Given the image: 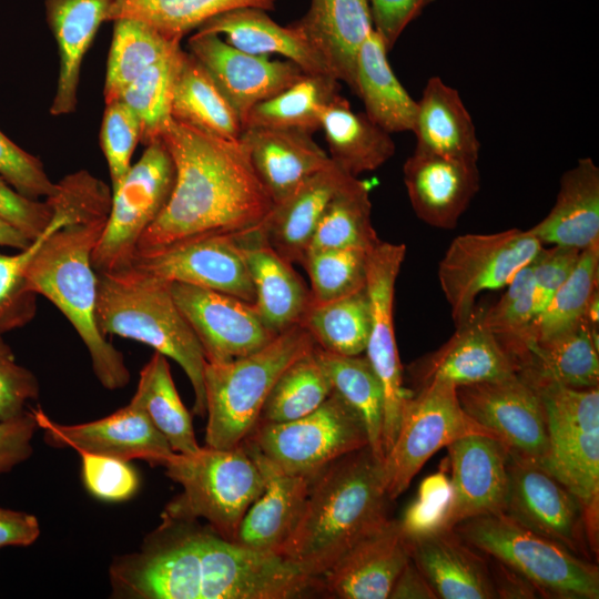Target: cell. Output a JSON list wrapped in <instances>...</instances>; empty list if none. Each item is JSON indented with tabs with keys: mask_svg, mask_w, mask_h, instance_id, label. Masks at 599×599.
Returning a JSON list of instances; mask_svg holds the SVG:
<instances>
[{
	"mask_svg": "<svg viewBox=\"0 0 599 599\" xmlns=\"http://www.w3.org/2000/svg\"><path fill=\"white\" fill-rule=\"evenodd\" d=\"M255 291L254 306L275 335L300 324L311 293L293 264L264 240L260 227L235 236Z\"/></svg>",
	"mask_w": 599,
	"mask_h": 599,
	"instance_id": "28",
	"label": "cell"
},
{
	"mask_svg": "<svg viewBox=\"0 0 599 599\" xmlns=\"http://www.w3.org/2000/svg\"><path fill=\"white\" fill-rule=\"evenodd\" d=\"M339 94V81L329 75L305 74L292 85L257 103L247 113L244 128L321 130L324 106Z\"/></svg>",
	"mask_w": 599,
	"mask_h": 599,
	"instance_id": "42",
	"label": "cell"
},
{
	"mask_svg": "<svg viewBox=\"0 0 599 599\" xmlns=\"http://www.w3.org/2000/svg\"><path fill=\"white\" fill-rule=\"evenodd\" d=\"M490 435L461 408L457 388L432 383L405 398L396 438L383 468L387 496L396 499L439 449L468 434Z\"/></svg>",
	"mask_w": 599,
	"mask_h": 599,
	"instance_id": "13",
	"label": "cell"
},
{
	"mask_svg": "<svg viewBox=\"0 0 599 599\" xmlns=\"http://www.w3.org/2000/svg\"><path fill=\"white\" fill-rule=\"evenodd\" d=\"M414 151L478 162L480 143L458 91L439 77L427 80L413 131Z\"/></svg>",
	"mask_w": 599,
	"mask_h": 599,
	"instance_id": "35",
	"label": "cell"
},
{
	"mask_svg": "<svg viewBox=\"0 0 599 599\" xmlns=\"http://www.w3.org/2000/svg\"><path fill=\"white\" fill-rule=\"evenodd\" d=\"M314 353L335 390L363 422L368 447L384 460V392L366 356H345L317 345Z\"/></svg>",
	"mask_w": 599,
	"mask_h": 599,
	"instance_id": "39",
	"label": "cell"
},
{
	"mask_svg": "<svg viewBox=\"0 0 599 599\" xmlns=\"http://www.w3.org/2000/svg\"><path fill=\"white\" fill-rule=\"evenodd\" d=\"M599 242L580 252L575 268L547 305L517 338L502 342L507 349L516 344L557 335L585 318L590 300L598 293Z\"/></svg>",
	"mask_w": 599,
	"mask_h": 599,
	"instance_id": "44",
	"label": "cell"
},
{
	"mask_svg": "<svg viewBox=\"0 0 599 599\" xmlns=\"http://www.w3.org/2000/svg\"><path fill=\"white\" fill-rule=\"evenodd\" d=\"M130 268L167 283H184L254 304L255 291L234 235L205 234L136 253Z\"/></svg>",
	"mask_w": 599,
	"mask_h": 599,
	"instance_id": "16",
	"label": "cell"
},
{
	"mask_svg": "<svg viewBox=\"0 0 599 599\" xmlns=\"http://www.w3.org/2000/svg\"><path fill=\"white\" fill-rule=\"evenodd\" d=\"M409 559V539L399 519L389 518L319 578L323 592L342 599H386Z\"/></svg>",
	"mask_w": 599,
	"mask_h": 599,
	"instance_id": "23",
	"label": "cell"
},
{
	"mask_svg": "<svg viewBox=\"0 0 599 599\" xmlns=\"http://www.w3.org/2000/svg\"><path fill=\"white\" fill-rule=\"evenodd\" d=\"M48 26L54 37L59 72L49 112L53 116L73 113L83 59L108 14L112 0H45Z\"/></svg>",
	"mask_w": 599,
	"mask_h": 599,
	"instance_id": "31",
	"label": "cell"
},
{
	"mask_svg": "<svg viewBox=\"0 0 599 599\" xmlns=\"http://www.w3.org/2000/svg\"><path fill=\"white\" fill-rule=\"evenodd\" d=\"M581 251L551 245L542 247L532 261L536 315L547 305L556 291L575 268Z\"/></svg>",
	"mask_w": 599,
	"mask_h": 599,
	"instance_id": "56",
	"label": "cell"
},
{
	"mask_svg": "<svg viewBox=\"0 0 599 599\" xmlns=\"http://www.w3.org/2000/svg\"><path fill=\"white\" fill-rule=\"evenodd\" d=\"M0 176L17 192L32 200L53 195L58 184L47 174L42 162L0 130Z\"/></svg>",
	"mask_w": 599,
	"mask_h": 599,
	"instance_id": "54",
	"label": "cell"
},
{
	"mask_svg": "<svg viewBox=\"0 0 599 599\" xmlns=\"http://www.w3.org/2000/svg\"><path fill=\"white\" fill-rule=\"evenodd\" d=\"M321 130L331 161L356 177L377 170L395 153L390 133L373 122L365 112L353 111L341 94L324 106Z\"/></svg>",
	"mask_w": 599,
	"mask_h": 599,
	"instance_id": "37",
	"label": "cell"
},
{
	"mask_svg": "<svg viewBox=\"0 0 599 599\" xmlns=\"http://www.w3.org/2000/svg\"><path fill=\"white\" fill-rule=\"evenodd\" d=\"M528 231L544 245L582 251L599 242V167L580 158L559 181L549 213Z\"/></svg>",
	"mask_w": 599,
	"mask_h": 599,
	"instance_id": "34",
	"label": "cell"
},
{
	"mask_svg": "<svg viewBox=\"0 0 599 599\" xmlns=\"http://www.w3.org/2000/svg\"><path fill=\"white\" fill-rule=\"evenodd\" d=\"M504 514L575 555L591 560L579 500L539 463L510 456Z\"/></svg>",
	"mask_w": 599,
	"mask_h": 599,
	"instance_id": "17",
	"label": "cell"
},
{
	"mask_svg": "<svg viewBox=\"0 0 599 599\" xmlns=\"http://www.w3.org/2000/svg\"><path fill=\"white\" fill-rule=\"evenodd\" d=\"M0 334V422L21 415L28 400L39 396L34 374L16 362L9 345Z\"/></svg>",
	"mask_w": 599,
	"mask_h": 599,
	"instance_id": "55",
	"label": "cell"
},
{
	"mask_svg": "<svg viewBox=\"0 0 599 599\" xmlns=\"http://www.w3.org/2000/svg\"><path fill=\"white\" fill-rule=\"evenodd\" d=\"M486 557V556H485ZM497 598H536V587L500 561L486 557Z\"/></svg>",
	"mask_w": 599,
	"mask_h": 599,
	"instance_id": "61",
	"label": "cell"
},
{
	"mask_svg": "<svg viewBox=\"0 0 599 599\" xmlns=\"http://www.w3.org/2000/svg\"><path fill=\"white\" fill-rule=\"evenodd\" d=\"M505 287L499 301L479 313L483 325L500 342L517 338L536 316L532 262L519 270Z\"/></svg>",
	"mask_w": 599,
	"mask_h": 599,
	"instance_id": "51",
	"label": "cell"
},
{
	"mask_svg": "<svg viewBox=\"0 0 599 599\" xmlns=\"http://www.w3.org/2000/svg\"><path fill=\"white\" fill-rule=\"evenodd\" d=\"M112 22L103 87L105 104L120 100L126 88L149 67L181 47V42L167 39L141 20L120 18Z\"/></svg>",
	"mask_w": 599,
	"mask_h": 599,
	"instance_id": "41",
	"label": "cell"
},
{
	"mask_svg": "<svg viewBox=\"0 0 599 599\" xmlns=\"http://www.w3.org/2000/svg\"><path fill=\"white\" fill-rule=\"evenodd\" d=\"M170 287L207 363H226L250 355L276 336L265 326L254 304L179 282L171 283Z\"/></svg>",
	"mask_w": 599,
	"mask_h": 599,
	"instance_id": "18",
	"label": "cell"
},
{
	"mask_svg": "<svg viewBox=\"0 0 599 599\" xmlns=\"http://www.w3.org/2000/svg\"><path fill=\"white\" fill-rule=\"evenodd\" d=\"M242 444L262 474L264 490L244 515L234 542L278 555L300 519L312 477L287 474L250 443Z\"/></svg>",
	"mask_w": 599,
	"mask_h": 599,
	"instance_id": "25",
	"label": "cell"
},
{
	"mask_svg": "<svg viewBox=\"0 0 599 599\" xmlns=\"http://www.w3.org/2000/svg\"><path fill=\"white\" fill-rule=\"evenodd\" d=\"M464 412L497 438L510 456L541 464L548 446L538 392L518 373L457 388Z\"/></svg>",
	"mask_w": 599,
	"mask_h": 599,
	"instance_id": "15",
	"label": "cell"
},
{
	"mask_svg": "<svg viewBox=\"0 0 599 599\" xmlns=\"http://www.w3.org/2000/svg\"><path fill=\"white\" fill-rule=\"evenodd\" d=\"M174 183L175 166L162 140L146 145L112 191L110 212L91 257L98 274L130 267L139 240L167 204Z\"/></svg>",
	"mask_w": 599,
	"mask_h": 599,
	"instance_id": "10",
	"label": "cell"
},
{
	"mask_svg": "<svg viewBox=\"0 0 599 599\" xmlns=\"http://www.w3.org/2000/svg\"><path fill=\"white\" fill-rule=\"evenodd\" d=\"M71 225L70 219L55 212L48 227L19 253H0V334L29 323L35 314L37 294L24 285V273L44 241Z\"/></svg>",
	"mask_w": 599,
	"mask_h": 599,
	"instance_id": "49",
	"label": "cell"
},
{
	"mask_svg": "<svg viewBox=\"0 0 599 599\" xmlns=\"http://www.w3.org/2000/svg\"><path fill=\"white\" fill-rule=\"evenodd\" d=\"M353 177L331 162L306 179L273 204L260 226L266 243L290 263H300L328 203Z\"/></svg>",
	"mask_w": 599,
	"mask_h": 599,
	"instance_id": "30",
	"label": "cell"
},
{
	"mask_svg": "<svg viewBox=\"0 0 599 599\" xmlns=\"http://www.w3.org/2000/svg\"><path fill=\"white\" fill-rule=\"evenodd\" d=\"M172 120L205 133L238 140L243 124L237 113L204 67L183 50L175 75Z\"/></svg>",
	"mask_w": 599,
	"mask_h": 599,
	"instance_id": "38",
	"label": "cell"
},
{
	"mask_svg": "<svg viewBox=\"0 0 599 599\" xmlns=\"http://www.w3.org/2000/svg\"><path fill=\"white\" fill-rule=\"evenodd\" d=\"M187 51L204 67L231 103L242 124L257 103L295 83L306 73L294 62L242 51L213 32L196 31Z\"/></svg>",
	"mask_w": 599,
	"mask_h": 599,
	"instance_id": "19",
	"label": "cell"
},
{
	"mask_svg": "<svg viewBox=\"0 0 599 599\" xmlns=\"http://www.w3.org/2000/svg\"><path fill=\"white\" fill-rule=\"evenodd\" d=\"M44 440L54 447L105 455L130 461L142 459L151 466L173 453L163 435L133 402L98 420L61 425L51 420L41 407L32 409Z\"/></svg>",
	"mask_w": 599,
	"mask_h": 599,
	"instance_id": "21",
	"label": "cell"
},
{
	"mask_svg": "<svg viewBox=\"0 0 599 599\" xmlns=\"http://www.w3.org/2000/svg\"><path fill=\"white\" fill-rule=\"evenodd\" d=\"M183 49L179 47L139 75L123 92V101L138 116L140 142L146 146L161 140L172 122L173 87Z\"/></svg>",
	"mask_w": 599,
	"mask_h": 599,
	"instance_id": "48",
	"label": "cell"
},
{
	"mask_svg": "<svg viewBox=\"0 0 599 599\" xmlns=\"http://www.w3.org/2000/svg\"><path fill=\"white\" fill-rule=\"evenodd\" d=\"M517 373L532 387L559 384L572 388L599 386L598 328L587 319L541 341L516 344L507 349Z\"/></svg>",
	"mask_w": 599,
	"mask_h": 599,
	"instance_id": "26",
	"label": "cell"
},
{
	"mask_svg": "<svg viewBox=\"0 0 599 599\" xmlns=\"http://www.w3.org/2000/svg\"><path fill=\"white\" fill-rule=\"evenodd\" d=\"M406 256L404 243L379 241L367 253L366 292L370 306V331L365 356L384 392L383 447H392L403 405L410 390L403 386V367L394 331L395 285Z\"/></svg>",
	"mask_w": 599,
	"mask_h": 599,
	"instance_id": "14",
	"label": "cell"
},
{
	"mask_svg": "<svg viewBox=\"0 0 599 599\" xmlns=\"http://www.w3.org/2000/svg\"><path fill=\"white\" fill-rule=\"evenodd\" d=\"M274 4L275 0H112L108 22L138 19L181 42L185 34L217 14L245 7L273 10Z\"/></svg>",
	"mask_w": 599,
	"mask_h": 599,
	"instance_id": "43",
	"label": "cell"
},
{
	"mask_svg": "<svg viewBox=\"0 0 599 599\" xmlns=\"http://www.w3.org/2000/svg\"><path fill=\"white\" fill-rule=\"evenodd\" d=\"M367 253L357 248L307 251L300 264L309 276V301L325 303L363 290Z\"/></svg>",
	"mask_w": 599,
	"mask_h": 599,
	"instance_id": "50",
	"label": "cell"
},
{
	"mask_svg": "<svg viewBox=\"0 0 599 599\" xmlns=\"http://www.w3.org/2000/svg\"><path fill=\"white\" fill-rule=\"evenodd\" d=\"M300 324L312 335L318 347L338 355H362L370 331L366 286L329 302L309 301Z\"/></svg>",
	"mask_w": 599,
	"mask_h": 599,
	"instance_id": "45",
	"label": "cell"
},
{
	"mask_svg": "<svg viewBox=\"0 0 599 599\" xmlns=\"http://www.w3.org/2000/svg\"><path fill=\"white\" fill-rule=\"evenodd\" d=\"M454 529L473 548L530 581L540 596L598 599L599 569L505 514L466 519Z\"/></svg>",
	"mask_w": 599,
	"mask_h": 599,
	"instance_id": "9",
	"label": "cell"
},
{
	"mask_svg": "<svg viewBox=\"0 0 599 599\" xmlns=\"http://www.w3.org/2000/svg\"><path fill=\"white\" fill-rule=\"evenodd\" d=\"M131 402L142 408L174 453L193 454L200 449L192 416L179 396L166 356L155 352L143 366Z\"/></svg>",
	"mask_w": 599,
	"mask_h": 599,
	"instance_id": "40",
	"label": "cell"
},
{
	"mask_svg": "<svg viewBox=\"0 0 599 599\" xmlns=\"http://www.w3.org/2000/svg\"><path fill=\"white\" fill-rule=\"evenodd\" d=\"M52 217L53 209L48 200L26 197L0 176V219L32 241L48 227Z\"/></svg>",
	"mask_w": 599,
	"mask_h": 599,
	"instance_id": "57",
	"label": "cell"
},
{
	"mask_svg": "<svg viewBox=\"0 0 599 599\" xmlns=\"http://www.w3.org/2000/svg\"><path fill=\"white\" fill-rule=\"evenodd\" d=\"M374 29L382 35L389 50L405 28L433 0H368Z\"/></svg>",
	"mask_w": 599,
	"mask_h": 599,
	"instance_id": "59",
	"label": "cell"
},
{
	"mask_svg": "<svg viewBox=\"0 0 599 599\" xmlns=\"http://www.w3.org/2000/svg\"><path fill=\"white\" fill-rule=\"evenodd\" d=\"M39 535V521L33 515L0 507V547L30 546Z\"/></svg>",
	"mask_w": 599,
	"mask_h": 599,
	"instance_id": "60",
	"label": "cell"
},
{
	"mask_svg": "<svg viewBox=\"0 0 599 599\" xmlns=\"http://www.w3.org/2000/svg\"><path fill=\"white\" fill-rule=\"evenodd\" d=\"M141 139L140 121L121 100L106 103L102 116L100 143L108 163L111 190H115L131 167V160Z\"/></svg>",
	"mask_w": 599,
	"mask_h": 599,
	"instance_id": "52",
	"label": "cell"
},
{
	"mask_svg": "<svg viewBox=\"0 0 599 599\" xmlns=\"http://www.w3.org/2000/svg\"><path fill=\"white\" fill-rule=\"evenodd\" d=\"M140 549L113 559L112 597L126 599H294L323 592L275 554L227 540L197 520L161 516Z\"/></svg>",
	"mask_w": 599,
	"mask_h": 599,
	"instance_id": "1",
	"label": "cell"
},
{
	"mask_svg": "<svg viewBox=\"0 0 599 599\" xmlns=\"http://www.w3.org/2000/svg\"><path fill=\"white\" fill-rule=\"evenodd\" d=\"M542 402L548 446L541 466L579 500L590 551L599 549V388L534 387Z\"/></svg>",
	"mask_w": 599,
	"mask_h": 599,
	"instance_id": "8",
	"label": "cell"
},
{
	"mask_svg": "<svg viewBox=\"0 0 599 599\" xmlns=\"http://www.w3.org/2000/svg\"><path fill=\"white\" fill-rule=\"evenodd\" d=\"M159 466L182 486L161 516L177 520L203 518L231 541L247 509L264 490L262 474L243 444L230 449L200 447L193 454L173 451Z\"/></svg>",
	"mask_w": 599,
	"mask_h": 599,
	"instance_id": "7",
	"label": "cell"
},
{
	"mask_svg": "<svg viewBox=\"0 0 599 599\" xmlns=\"http://www.w3.org/2000/svg\"><path fill=\"white\" fill-rule=\"evenodd\" d=\"M404 184L416 216L453 230L480 187L477 162L414 151L403 166Z\"/></svg>",
	"mask_w": 599,
	"mask_h": 599,
	"instance_id": "24",
	"label": "cell"
},
{
	"mask_svg": "<svg viewBox=\"0 0 599 599\" xmlns=\"http://www.w3.org/2000/svg\"><path fill=\"white\" fill-rule=\"evenodd\" d=\"M410 542V558L440 599L497 598L485 555L454 528H443Z\"/></svg>",
	"mask_w": 599,
	"mask_h": 599,
	"instance_id": "27",
	"label": "cell"
},
{
	"mask_svg": "<svg viewBox=\"0 0 599 599\" xmlns=\"http://www.w3.org/2000/svg\"><path fill=\"white\" fill-rule=\"evenodd\" d=\"M174 166L171 197L139 240L136 253L205 235L238 236L261 226L273 201L246 146L172 120L161 138Z\"/></svg>",
	"mask_w": 599,
	"mask_h": 599,
	"instance_id": "2",
	"label": "cell"
},
{
	"mask_svg": "<svg viewBox=\"0 0 599 599\" xmlns=\"http://www.w3.org/2000/svg\"><path fill=\"white\" fill-rule=\"evenodd\" d=\"M30 243L31 241L17 227L0 219V246L22 250Z\"/></svg>",
	"mask_w": 599,
	"mask_h": 599,
	"instance_id": "63",
	"label": "cell"
},
{
	"mask_svg": "<svg viewBox=\"0 0 599 599\" xmlns=\"http://www.w3.org/2000/svg\"><path fill=\"white\" fill-rule=\"evenodd\" d=\"M383 463L365 446L314 475L300 519L278 556L319 579L357 541L384 525L390 499Z\"/></svg>",
	"mask_w": 599,
	"mask_h": 599,
	"instance_id": "3",
	"label": "cell"
},
{
	"mask_svg": "<svg viewBox=\"0 0 599 599\" xmlns=\"http://www.w3.org/2000/svg\"><path fill=\"white\" fill-rule=\"evenodd\" d=\"M407 372L413 390H416L432 383L458 388L490 382L517 373V367L475 312L469 321L456 326L440 347L414 361Z\"/></svg>",
	"mask_w": 599,
	"mask_h": 599,
	"instance_id": "22",
	"label": "cell"
},
{
	"mask_svg": "<svg viewBox=\"0 0 599 599\" xmlns=\"http://www.w3.org/2000/svg\"><path fill=\"white\" fill-rule=\"evenodd\" d=\"M106 219L68 225L49 236L24 273L26 288L48 298L85 345L101 385L115 390L131 379L124 357L102 334L97 317L98 274L92 252Z\"/></svg>",
	"mask_w": 599,
	"mask_h": 599,
	"instance_id": "4",
	"label": "cell"
},
{
	"mask_svg": "<svg viewBox=\"0 0 599 599\" xmlns=\"http://www.w3.org/2000/svg\"><path fill=\"white\" fill-rule=\"evenodd\" d=\"M32 410L0 422V475L27 460L33 453L31 439L38 428Z\"/></svg>",
	"mask_w": 599,
	"mask_h": 599,
	"instance_id": "58",
	"label": "cell"
},
{
	"mask_svg": "<svg viewBox=\"0 0 599 599\" xmlns=\"http://www.w3.org/2000/svg\"><path fill=\"white\" fill-rule=\"evenodd\" d=\"M312 135L296 130L243 129L238 140L246 146L252 166L274 204L332 162Z\"/></svg>",
	"mask_w": 599,
	"mask_h": 599,
	"instance_id": "29",
	"label": "cell"
},
{
	"mask_svg": "<svg viewBox=\"0 0 599 599\" xmlns=\"http://www.w3.org/2000/svg\"><path fill=\"white\" fill-rule=\"evenodd\" d=\"M87 490L101 500L123 501L139 489L140 478L129 461L88 451H78Z\"/></svg>",
	"mask_w": 599,
	"mask_h": 599,
	"instance_id": "53",
	"label": "cell"
},
{
	"mask_svg": "<svg viewBox=\"0 0 599 599\" xmlns=\"http://www.w3.org/2000/svg\"><path fill=\"white\" fill-rule=\"evenodd\" d=\"M379 241L372 222L369 187L353 177L328 203L307 251L357 248L368 252Z\"/></svg>",
	"mask_w": 599,
	"mask_h": 599,
	"instance_id": "46",
	"label": "cell"
},
{
	"mask_svg": "<svg viewBox=\"0 0 599 599\" xmlns=\"http://www.w3.org/2000/svg\"><path fill=\"white\" fill-rule=\"evenodd\" d=\"M196 31L223 35L232 47L252 54H280L306 74L335 78L325 58L298 30L291 23L280 26L266 10L252 7L233 9L211 18Z\"/></svg>",
	"mask_w": 599,
	"mask_h": 599,
	"instance_id": "33",
	"label": "cell"
},
{
	"mask_svg": "<svg viewBox=\"0 0 599 599\" xmlns=\"http://www.w3.org/2000/svg\"><path fill=\"white\" fill-rule=\"evenodd\" d=\"M316 343L301 325L278 333L261 349L204 368L206 446L230 449L241 445L258 422L276 379Z\"/></svg>",
	"mask_w": 599,
	"mask_h": 599,
	"instance_id": "6",
	"label": "cell"
},
{
	"mask_svg": "<svg viewBox=\"0 0 599 599\" xmlns=\"http://www.w3.org/2000/svg\"><path fill=\"white\" fill-rule=\"evenodd\" d=\"M390 599H438L435 590L422 573L412 558L398 575L392 591Z\"/></svg>",
	"mask_w": 599,
	"mask_h": 599,
	"instance_id": "62",
	"label": "cell"
},
{
	"mask_svg": "<svg viewBox=\"0 0 599 599\" xmlns=\"http://www.w3.org/2000/svg\"><path fill=\"white\" fill-rule=\"evenodd\" d=\"M542 247L528 230L517 227L456 236L437 273L455 326L473 317L476 300L483 292L505 287Z\"/></svg>",
	"mask_w": 599,
	"mask_h": 599,
	"instance_id": "12",
	"label": "cell"
},
{
	"mask_svg": "<svg viewBox=\"0 0 599 599\" xmlns=\"http://www.w3.org/2000/svg\"><path fill=\"white\" fill-rule=\"evenodd\" d=\"M446 447L451 467L447 528L469 518L504 514L509 490L507 448L481 433L459 437Z\"/></svg>",
	"mask_w": 599,
	"mask_h": 599,
	"instance_id": "20",
	"label": "cell"
},
{
	"mask_svg": "<svg viewBox=\"0 0 599 599\" xmlns=\"http://www.w3.org/2000/svg\"><path fill=\"white\" fill-rule=\"evenodd\" d=\"M387 52L384 39L373 29L357 54L354 93L362 99L367 116L385 131H413L417 101L395 75Z\"/></svg>",
	"mask_w": 599,
	"mask_h": 599,
	"instance_id": "36",
	"label": "cell"
},
{
	"mask_svg": "<svg viewBox=\"0 0 599 599\" xmlns=\"http://www.w3.org/2000/svg\"><path fill=\"white\" fill-rule=\"evenodd\" d=\"M170 286L171 283L130 267L99 273L97 323L104 336L138 341L175 361L192 385L193 413L203 418L206 417L205 354L174 302Z\"/></svg>",
	"mask_w": 599,
	"mask_h": 599,
	"instance_id": "5",
	"label": "cell"
},
{
	"mask_svg": "<svg viewBox=\"0 0 599 599\" xmlns=\"http://www.w3.org/2000/svg\"><path fill=\"white\" fill-rule=\"evenodd\" d=\"M325 58L335 78L355 91L359 48L374 29L368 0H311L307 12L291 23Z\"/></svg>",
	"mask_w": 599,
	"mask_h": 599,
	"instance_id": "32",
	"label": "cell"
},
{
	"mask_svg": "<svg viewBox=\"0 0 599 599\" xmlns=\"http://www.w3.org/2000/svg\"><path fill=\"white\" fill-rule=\"evenodd\" d=\"M333 392L314 348L290 364L273 385L258 422L283 423L301 418L321 406Z\"/></svg>",
	"mask_w": 599,
	"mask_h": 599,
	"instance_id": "47",
	"label": "cell"
},
{
	"mask_svg": "<svg viewBox=\"0 0 599 599\" xmlns=\"http://www.w3.org/2000/svg\"><path fill=\"white\" fill-rule=\"evenodd\" d=\"M244 441L283 471L309 477L335 459L368 446L363 422L335 390L301 418L257 422Z\"/></svg>",
	"mask_w": 599,
	"mask_h": 599,
	"instance_id": "11",
	"label": "cell"
}]
</instances>
